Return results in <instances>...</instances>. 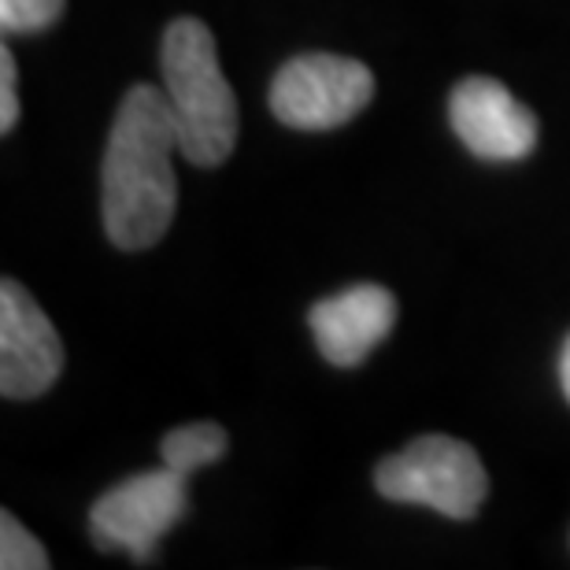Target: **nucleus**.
Listing matches in <instances>:
<instances>
[{"instance_id":"13","label":"nucleus","mask_w":570,"mask_h":570,"mask_svg":"<svg viewBox=\"0 0 570 570\" xmlns=\"http://www.w3.org/2000/svg\"><path fill=\"white\" fill-rule=\"evenodd\" d=\"M560 385H563V396L570 404V337L563 341V352H560Z\"/></svg>"},{"instance_id":"8","label":"nucleus","mask_w":570,"mask_h":570,"mask_svg":"<svg viewBox=\"0 0 570 570\" xmlns=\"http://www.w3.org/2000/svg\"><path fill=\"white\" fill-rule=\"evenodd\" d=\"M393 323L396 296L374 282L348 285V289L326 296L307 312L315 345L334 367H356L360 360H367L371 348L390 337Z\"/></svg>"},{"instance_id":"9","label":"nucleus","mask_w":570,"mask_h":570,"mask_svg":"<svg viewBox=\"0 0 570 570\" xmlns=\"http://www.w3.org/2000/svg\"><path fill=\"white\" fill-rule=\"evenodd\" d=\"M226 449H230V438H226L223 426L189 423V426L164 433V441H159V460H164L170 471L189 478L193 471H204V466H212L215 460H223Z\"/></svg>"},{"instance_id":"2","label":"nucleus","mask_w":570,"mask_h":570,"mask_svg":"<svg viewBox=\"0 0 570 570\" xmlns=\"http://www.w3.org/2000/svg\"><path fill=\"white\" fill-rule=\"evenodd\" d=\"M164 94L178 127V153L193 167H219L237 145V97L226 82L212 30L181 16L159 45Z\"/></svg>"},{"instance_id":"4","label":"nucleus","mask_w":570,"mask_h":570,"mask_svg":"<svg viewBox=\"0 0 570 570\" xmlns=\"http://www.w3.org/2000/svg\"><path fill=\"white\" fill-rule=\"evenodd\" d=\"M374 75L367 63L334 52H307L282 67L271 82V111L293 130L345 127L371 105Z\"/></svg>"},{"instance_id":"6","label":"nucleus","mask_w":570,"mask_h":570,"mask_svg":"<svg viewBox=\"0 0 570 570\" xmlns=\"http://www.w3.org/2000/svg\"><path fill=\"white\" fill-rule=\"evenodd\" d=\"M63 371V341L49 315L19 282L0 285V393L8 401H33L49 393Z\"/></svg>"},{"instance_id":"5","label":"nucleus","mask_w":570,"mask_h":570,"mask_svg":"<svg viewBox=\"0 0 570 570\" xmlns=\"http://www.w3.org/2000/svg\"><path fill=\"white\" fill-rule=\"evenodd\" d=\"M186 474L170 471L164 463L159 471L134 474L116 489H108L89 511V538L100 552L122 549L141 563L153 556L156 541L186 515Z\"/></svg>"},{"instance_id":"1","label":"nucleus","mask_w":570,"mask_h":570,"mask_svg":"<svg viewBox=\"0 0 570 570\" xmlns=\"http://www.w3.org/2000/svg\"><path fill=\"white\" fill-rule=\"evenodd\" d=\"M178 153V127L167 94L134 86L111 122L100 170V219L111 245L122 253L153 248L170 230L178 208V181L170 156Z\"/></svg>"},{"instance_id":"11","label":"nucleus","mask_w":570,"mask_h":570,"mask_svg":"<svg viewBox=\"0 0 570 570\" xmlns=\"http://www.w3.org/2000/svg\"><path fill=\"white\" fill-rule=\"evenodd\" d=\"M63 16V0H0V30L38 33Z\"/></svg>"},{"instance_id":"7","label":"nucleus","mask_w":570,"mask_h":570,"mask_svg":"<svg viewBox=\"0 0 570 570\" xmlns=\"http://www.w3.org/2000/svg\"><path fill=\"white\" fill-rule=\"evenodd\" d=\"M452 130L485 164H515L538 145V119L497 78L474 75L455 82L449 97Z\"/></svg>"},{"instance_id":"10","label":"nucleus","mask_w":570,"mask_h":570,"mask_svg":"<svg viewBox=\"0 0 570 570\" xmlns=\"http://www.w3.org/2000/svg\"><path fill=\"white\" fill-rule=\"evenodd\" d=\"M49 552L11 511H0V567L4 570H49Z\"/></svg>"},{"instance_id":"3","label":"nucleus","mask_w":570,"mask_h":570,"mask_svg":"<svg viewBox=\"0 0 570 570\" xmlns=\"http://www.w3.org/2000/svg\"><path fill=\"white\" fill-rule=\"evenodd\" d=\"M374 485L393 504H423L455 522L474 519L489 497V474L478 452L449 433H423L396 455H385Z\"/></svg>"},{"instance_id":"12","label":"nucleus","mask_w":570,"mask_h":570,"mask_svg":"<svg viewBox=\"0 0 570 570\" xmlns=\"http://www.w3.org/2000/svg\"><path fill=\"white\" fill-rule=\"evenodd\" d=\"M19 71H16V56L8 49H0V130L11 134L19 122Z\"/></svg>"}]
</instances>
